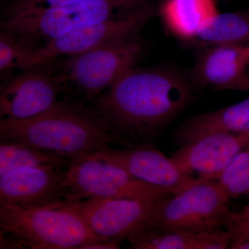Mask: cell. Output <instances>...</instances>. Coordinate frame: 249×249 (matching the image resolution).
<instances>
[{
    "instance_id": "obj_12",
    "label": "cell",
    "mask_w": 249,
    "mask_h": 249,
    "mask_svg": "<svg viewBox=\"0 0 249 249\" xmlns=\"http://www.w3.org/2000/svg\"><path fill=\"white\" fill-rule=\"evenodd\" d=\"M249 145V134L213 132L181 145L171 159L189 176L197 175L199 178L218 181Z\"/></svg>"
},
{
    "instance_id": "obj_19",
    "label": "cell",
    "mask_w": 249,
    "mask_h": 249,
    "mask_svg": "<svg viewBox=\"0 0 249 249\" xmlns=\"http://www.w3.org/2000/svg\"><path fill=\"white\" fill-rule=\"evenodd\" d=\"M72 160L65 156L17 142H1L0 144V175L13 170L41 165H53L67 168Z\"/></svg>"
},
{
    "instance_id": "obj_17",
    "label": "cell",
    "mask_w": 249,
    "mask_h": 249,
    "mask_svg": "<svg viewBox=\"0 0 249 249\" xmlns=\"http://www.w3.org/2000/svg\"><path fill=\"white\" fill-rule=\"evenodd\" d=\"M128 242L136 249H226L230 247L231 236L221 229L199 234L151 229Z\"/></svg>"
},
{
    "instance_id": "obj_22",
    "label": "cell",
    "mask_w": 249,
    "mask_h": 249,
    "mask_svg": "<svg viewBox=\"0 0 249 249\" xmlns=\"http://www.w3.org/2000/svg\"><path fill=\"white\" fill-rule=\"evenodd\" d=\"M85 1L89 0H4V18L27 11L67 6Z\"/></svg>"
},
{
    "instance_id": "obj_8",
    "label": "cell",
    "mask_w": 249,
    "mask_h": 249,
    "mask_svg": "<svg viewBox=\"0 0 249 249\" xmlns=\"http://www.w3.org/2000/svg\"><path fill=\"white\" fill-rule=\"evenodd\" d=\"M144 47L138 36L70 57L64 79L71 82L85 98L109 89L142 58Z\"/></svg>"
},
{
    "instance_id": "obj_3",
    "label": "cell",
    "mask_w": 249,
    "mask_h": 249,
    "mask_svg": "<svg viewBox=\"0 0 249 249\" xmlns=\"http://www.w3.org/2000/svg\"><path fill=\"white\" fill-rule=\"evenodd\" d=\"M80 201L32 209L0 204L1 231L15 237L24 248L82 249L103 240L85 224L80 212Z\"/></svg>"
},
{
    "instance_id": "obj_24",
    "label": "cell",
    "mask_w": 249,
    "mask_h": 249,
    "mask_svg": "<svg viewBox=\"0 0 249 249\" xmlns=\"http://www.w3.org/2000/svg\"><path fill=\"white\" fill-rule=\"evenodd\" d=\"M229 248L231 249H249V236L234 242Z\"/></svg>"
},
{
    "instance_id": "obj_16",
    "label": "cell",
    "mask_w": 249,
    "mask_h": 249,
    "mask_svg": "<svg viewBox=\"0 0 249 249\" xmlns=\"http://www.w3.org/2000/svg\"><path fill=\"white\" fill-rule=\"evenodd\" d=\"M213 132L249 134V98L217 110L190 116L175 129L180 145Z\"/></svg>"
},
{
    "instance_id": "obj_1",
    "label": "cell",
    "mask_w": 249,
    "mask_h": 249,
    "mask_svg": "<svg viewBox=\"0 0 249 249\" xmlns=\"http://www.w3.org/2000/svg\"><path fill=\"white\" fill-rule=\"evenodd\" d=\"M193 93L174 70L134 67L98 98L95 111L114 139L145 143L186 109Z\"/></svg>"
},
{
    "instance_id": "obj_15",
    "label": "cell",
    "mask_w": 249,
    "mask_h": 249,
    "mask_svg": "<svg viewBox=\"0 0 249 249\" xmlns=\"http://www.w3.org/2000/svg\"><path fill=\"white\" fill-rule=\"evenodd\" d=\"M158 13L172 35L193 42L212 24L219 12L215 0H164Z\"/></svg>"
},
{
    "instance_id": "obj_20",
    "label": "cell",
    "mask_w": 249,
    "mask_h": 249,
    "mask_svg": "<svg viewBox=\"0 0 249 249\" xmlns=\"http://www.w3.org/2000/svg\"><path fill=\"white\" fill-rule=\"evenodd\" d=\"M218 182L231 199L249 196V145L236 157Z\"/></svg>"
},
{
    "instance_id": "obj_5",
    "label": "cell",
    "mask_w": 249,
    "mask_h": 249,
    "mask_svg": "<svg viewBox=\"0 0 249 249\" xmlns=\"http://www.w3.org/2000/svg\"><path fill=\"white\" fill-rule=\"evenodd\" d=\"M231 198L218 181L201 179L157 204L155 230L204 233L227 226Z\"/></svg>"
},
{
    "instance_id": "obj_18",
    "label": "cell",
    "mask_w": 249,
    "mask_h": 249,
    "mask_svg": "<svg viewBox=\"0 0 249 249\" xmlns=\"http://www.w3.org/2000/svg\"><path fill=\"white\" fill-rule=\"evenodd\" d=\"M249 42V10L219 13L213 22L194 43L206 48L217 45H241Z\"/></svg>"
},
{
    "instance_id": "obj_4",
    "label": "cell",
    "mask_w": 249,
    "mask_h": 249,
    "mask_svg": "<svg viewBox=\"0 0 249 249\" xmlns=\"http://www.w3.org/2000/svg\"><path fill=\"white\" fill-rule=\"evenodd\" d=\"M153 0H89L4 18L1 31L32 47L80 28L121 17Z\"/></svg>"
},
{
    "instance_id": "obj_9",
    "label": "cell",
    "mask_w": 249,
    "mask_h": 249,
    "mask_svg": "<svg viewBox=\"0 0 249 249\" xmlns=\"http://www.w3.org/2000/svg\"><path fill=\"white\" fill-rule=\"evenodd\" d=\"M157 204L95 196L80 201V212L96 237L120 244L153 228Z\"/></svg>"
},
{
    "instance_id": "obj_2",
    "label": "cell",
    "mask_w": 249,
    "mask_h": 249,
    "mask_svg": "<svg viewBox=\"0 0 249 249\" xmlns=\"http://www.w3.org/2000/svg\"><path fill=\"white\" fill-rule=\"evenodd\" d=\"M0 138L71 160L108 148L115 140L96 111L62 101L29 119L1 118Z\"/></svg>"
},
{
    "instance_id": "obj_25",
    "label": "cell",
    "mask_w": 249,
    "mask_h": 249,
    "mask_svg": "<svg viewBox=\"0 0 249 249\" xmlns=\"http://www.w3.org/2000/svg\"><path fill=\"white\" fill-rule=\"evenodd\" d=\"M248 44H249V43H248Z\"/></svg>"
},
{
    "instance_id": "obj_11",
    "label": "cell",
    "mask_w": 249,
    "mask_h": 249,
    "mask_svg": "<svg viewBox=\"0 0 249 249\" xmlns=\"http://www.w3.org/2000/svg\"><path fill=\"white\" fill-rule=\"evenodd\" d=\"M66 168L41 165L0 175V204L32 209L68 201L64 184Z\"/></svg>"
},
{
    "instance_id": "obj_13",
    "label": "cell",
    "mask_w": 249,
    "mask_h": 249,
    "mask_svg": "<svg viewBox=\"0 0 249 249\" xmlns=\"http://www.w3.org/2000/svg\"><path fill=\"white\" fill-rule=\"evenodd\" d=\"M36 67L8 78L0 88V116L3 119H29L41 114L57 102L60 82Z\"/></svg>"
},
{
    "instance_id": "obj_14",
    "label": "cell",
    "mask_w": 249,
    "mask_h": 249,
    "mask_svg": "<svg viewBox=\"0 0 249 249\" xmlns=\"http://www.w3.org/2000/svg\"><path fill=\"white\" fill-rule=\"evenodd\" d=\"M249 44L213 46L198 57L192 78L206 88L249 92Z\"/></svg>"
},
{
    "instance_id": "obj_21",
    "label": "cell",
    "mask_w": 249,
    "mask_h": 249,
    "mask_svg": "<svg viewBox=\"0 0 249 249\" xmlns=\"http://www.w3.org/2000/svg\"><path fill=\"white\" fill-rule=\"evenodd\" d=\"M34 47L17 40L9 34L0 33V72L6 74L12 70H22L23 63Z\"/></svg>"
},
{
    "instance_id": "obj_6",
    "label": "cell",
    "mask_w": 249,
    "mask_h": 249,
    "mask_svg": "<svg viewBox=\"0 0 249 249\" xmlns=\"http://www.w3.org/2000/svg\"><path fill=\"white\" fill-rule=\"evenodd\" d=\"M64 184L68 201L103 196L159 203L173 196L168 190L141 181L118 165L86 157L72 160L66 168Z\"/></svg>"
},
{
    "instance_id": "obj_23",
    "label": "cell",
    "mask_w": 249,
    "mask_h": 249,
    "mask_svg": "<svg viewBox=\"0 0 249 249\" xmlns=\"http://www.w3.org/2000/svg\"><path fill=\"white\" fill-rule=\"evenodd\" d=\"M227 228L231 236V245L249 236V204L237 212L231 213Z\"/></svg>"
},
{
    "instance_id": "obj_10",
    "label": "cell",
    "mask_w": 249,
    "mask_h": 249,
    "mask_svg": "<svg viewBox=\"0 0 249 249\" xmlns=\"http://www.w3.org/2000/svg\"><path fill=\"white\" fill-rule=\"evenodd\" d=\"M85 157L118 165L141 181L164 188L173 195L203 179L183 173L171 157L147 143L124 149L108 147Z\"/></svg>"
},
{
    "instance_id": "obj_7",
    "label": "cell",
    "mask_w": 249,
    "mask_h": 249,
    "mask_svg": "<svg viewBox=\"0 0 249 249\" xmlns=\"http://www.w3.org/2000/svg\"><path fill=\"white\" fill-rule=\"evenodd\" d=\"M157 11L149 3L121 17L80 28L34 47L22 70L44 65L60 56H73L91 49L137 36Z\"/></svg>"
}]
</instances>
